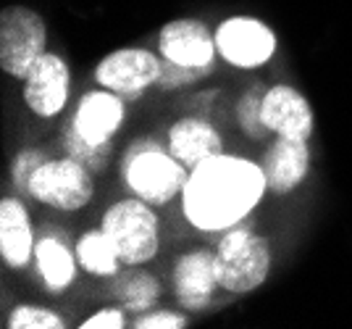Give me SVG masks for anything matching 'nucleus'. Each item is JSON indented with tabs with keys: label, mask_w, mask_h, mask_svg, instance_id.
Listing matches in <instances>:
<instances>
[{
	"label": "nucleus",
	"mask_w": 352,
	"mask_h": 329,
	"mask_svg": "<svg viewBox=\"0 0 352 329\" xmlns=\"http://www.w3.org/2000/svg\"><path fill=\"white\" fill-rule=\"evenodd\" d=\"M265 190L263 166L219 153L190 171L182 190V211L200 232H226L252 213Z\"/></svg>",
	"instance_id": "1"
},
{
	"label": "nucleus",
	"mask_w": 352,
	"mask_h": 329,
	"mask_svg": "<svg viewBox=\"0 0 352 329\" xmlns=\"http://www.w3.org/2000/svg\"><path fill=\"white\" fill-rule=\"evenodd\" d=\"M121 177L126 182V187L150 206L171 203L176 195H182L190 180L187 166L176 156H171V150H163L150 140L134 142L124 153Z\"/></svg>",
	"instance_id": "2"
},
{
	"label": "nucleus",
	"mask_w": 352,
	"mask_h": 329,
	"mask_svg": "<svg viewBox=\"0 0 352 329\" xmlns=\"http://www.w3.org/2000/svg\"><path fill=\"white\" fill-rule=\"evenodd\" d=\"M219 282L232 295H248L258 290L271 274V245L265 237L245 226L226 229L216 251Z\"/></svg>",
	"instance_id": "3"
},
{
	"label": "nucleus",
	"mask_w": 352,
	"mask_h": 329,
	"mask_svg": "<svg viewBox=\"0 0 352 329\" xmlns=\"http://www.w3.org/2000/svg\"><path fill=\"white\" fill-rule=\"evenodd\" d=\"M100 229L113 242L121 264H129V266L153 261L161 248L158 216L153 213L150 203H145L137 195L118 200L105 211Z\"/></svg>",
	"instance_id": "4"
},
{
	"label": "nucleus",
	"mask_w": 352,
	"mask_h": 329,
	"mask_svg": "<svg viewBox=\"0 0 352 329\" xmlns=\"http://www.w3.org/2000/svg\"><path fill=\"white\" fill-rule=\"evenodd\" d=\"M47 45L45 19L27 6H8L0 14V66L8 76L24 79Z\"/></svg>",
	"instance_id": "5"
},
{
	"label": "nucleus",
	"mask_w": 352,
	"mask_h": 329,
	"mask_svg": "<svg viewBox=\"0 0 352 329\" xmlns=\"http://www.w3.org/2000/svg\"><path fill=\"white\" fill-rule=\"evenodd\" d=\"M95 193L92 171L76 158H53L45 161L30 182V198L56 211L85 209Z\"/></svg>",
	"instance_id": "6"
},
{
	"label": "nucleus",
	"mask_w": 352,
	"mask_h": 329,
	"mask_svg": "<svg viewBox=\"0 0 352 329\" xmlns=\"http://www.w3.org/2000/svg\"><path fill=\"white\" fill-rule=\"evenodd\" d=\"M219 56L236 69H258L274 59L276 53V34L252 16H232L223 19L216 30Z\"/></svg>",
	"instance_id": "7"
},
{
	"label": "nucleus",
	"mask_w": 352,
	"mask_h": 329,
	"mask_svg": "<svg viewBox=\"0 0 352 329\" xmlns=\"http://www.w3.org/2000/svg\"><path fill=\"white\" fill-rule=\"evenodd\" d=\"M163 59L145 47H118L108 53L95 66V79L100 87L118 92L121 98H134L145 92L150 85H158Z\"/></svg>",
	"instance_id": "8"
},
{
	"label": "nucleus",
	"mask_w": 352,
	"mask_h": 329,
	"mask_svg": "<svg viewBox=\"0 0 352 329\" xmlns=\"http://www.w3.org/2000/svg\"><path fill=\"white\" fill-rule=\"evenodd\" d=\"M72 90V72L58 53H47L37 59V63L24 76V103L32 114L53 119L63 111Z\"/></svg>",
	"instance_id": "9"
},
{
	"label": "nucleus",
	"mask_w": 352,
	"mask_h": 329,
	"mask_svg": "<svg viewBox=\"0 0 352 329\" xmlns=\"http://www.w3.org/2000/svg\"><path fill=\"white\" fill-rule=\"evenodd\" d=\"M158 50L161 59L195 69H213V59L219 56L216 34H210L197 19H176L163 24L158 32Z\"/></svg>",
	"instance_id": "10"
},
{
	"label": "nucleus",
	"mask_w": 352,
	"mask_h": 329,
	"mask_svg": "<svg viewBox=\"0 0 352 329\" xmlns=\"http://www.w3.org/2000/svg\"><path fill=\"white\" fill-rule=\"evenodd\" d=\"M124 119H126V108L121 95L108 87H100L79 98L69 127L89 142L103 145V142H113V135L121 129Z\"/></svg>",
	"instance_id": "11"
},
{
	"label": "nucleus",
	"mask_w": 352,
	"mask_h": 329,
	"mask_svg": "<svg viewBox=\"0 0 352 329\" xmlns=\"http://www.w3.org/2000/svg\"><path fill=\"white\" fill-rule=\"evenodd\" d=\"M219 282L216 253L210 251H192L182 255L174 266V295L176 303L187 311H203L213 300Z\"/></svg>",
	"instance_id": "12"
},
{
	"label": "nucleus",
	"mask_w": 352,
	"mask_h": 329,
	"mask_svg": "<svg viewBox=\"0 0 352 329\" xmlns=\"http://www.w3.org/2000/svg\"><path fill=\"white\" fill-rule=\"evenodd\" d=\"M261 116H263L265 129H271L276 135L310 140L313 127H316V116H313V108L305 100V95L289 85H276L263 92Z\"/></svg>",
	"instance_id": "13"
},
{
	"label": "nucleus",
	"mask_w": 352,
	"mask_h": 329,
	"mask_svg": "<svg viewBox=\"0 0 352 329\" xmlns=\"http://www.w3.org/2000/svg\"><path fill=\"white\" fill-rule=\"evenodd\" d=\"M263 174L268 190L276 195H287L297 190L310 169V148L302 137L279 135L274 145L263 156Z\"/></svg>",
	"instance_id": "14"
},
{
	"label": "nucleus",
	"mask_w": 352,
	"mask_h": 329,
	"mask_svg": "<svg viewBox=\"0 0 352 329\" xmlns=\"http://www.w3.org/2000/svg\"><path fill=\"white\" fill-rule=\"evenodd\" d=\"M168 150L187 169H195L208 158L223 153V142L213 124H208L206 119L184 116L168 129Z\"/></svg>",
	"instance_id": "15"
},
{
	"label": "nucleus",
	"mask_w": 352,
	"mask_h": 329,
	"mask_svg": "<svg viewBox=\"0 0 352 329\" xmlns=\"http://www.w3.org/2000/svg\"><path fill=\"white\" fill-rule=\"evenodd\" d=\"M34 235H32L30 213L21 200L3 198L0 203V255L6 266L24 269L34 255Z\"/></svg>",
	"instance_id": "16"
},
{
	"label": "nucleus",
	"mask_w": 352,
	"mask_h": 329,
	"mask_svg": "<svg viewBox=\"0 0 352 329\" xmlns=\"http://www.w3.org/2000/svg\"><path fill=\"white\" fill-rule=\"evenodd\" d=\"M34 258L37 269L43 274L45 287L50 293H63L74 284L76 277V255L56 237H43L34 245Z\"/></svg>",
	"instance_id": "17"
},
{
	"label": "nucleus",
	"mask_w": 352,
	"mask_h": 329,
	"mask_svg": "<svg viewBox=\"0 0 352 329\" xmlns=\"http://www.w3.org/2000/svg\"><path fill=\"white\" fill-rule=\"evenodd\" d=\"M76 261L87 274L95 277H113L121 266L116 248L103 229H89L76 240Z\"/></svg>",
	"instance_id": "18"
},
{
	"label": "nucleus",
	"mask_w": 352,
	"mask_h": 329,
	"mask_svg": "<svg viewBox=\"0 0 352 329\" xmlns=\"http://www.w3.org/2000/svg\"><path fill=\"white\" fill-rule=\"evenodd\" d=\"M118 295L124 300V306L129 311H145L150 308L158 295H161V284L153 274L137 271V274H126L124 282L118 284Z\"/></svg>",
	"instance_id": "19"
},
{
	"label": "nucleus",
	"mask_w": 352,
	"mask_h": 329,
	"mask_svg": "<svg viewBox=\"0 0 352 329\" xmlns=\"http://www.w3.org/2000/svg\"><path fill=\"white\" fill-rule=\"evenodd\" d=\"M66 153L76 158L79 164H85L89 171H103L111 156H113V142H103V145H95L89 142L79 132H74L72 127L66 129Z\"/></svg>",
	"instance_id": "20"
},
{
	"label": "nucleus",
	"mask_w": 352,
	"mask_h": 329,
	"mask_svg": "<svg viewBox=\"0 0 352 329\" xmlns=\"http://www.w3.org/2000/svg\"><path fill=\"white\" fill-rule=\"evenodd\" d=\"M8 329H63V316L43 306H16L8 316Z\"/></svg>",
	"instance_id": "21"
},
{
	"label": "nucleus",
	"mask_w": 352,
	"mask_h": 329,
	"mask_svg": "<svg viewBox=\"0 0 352 329\" xmlns=\"http://www.w3.org/2000/svg\"><path fill=\"white\" fill-rule=\"evenodd\" d=\"M47 158H45L43 150L37 148H30V150H21V153H16L14 164H11V180H14L16 190L21 195H30V182L34 177V171L45 164Z\"/></svg>",
	"instance_id": "22"
},
{
	"label": "nucleus",
	"mask_w": 352,
	"mask_h": 329,
	"mask_svg": "<svg viewBox=\"0 0 352 329\" xmlns=\"http://www.w3.org/2000/svg\"><path fill=\"white\" fill-rule=\"evenodd\" d=\"M210 74V69H195V66H179L174 61L163 59V69L161 76H158V87L166 92L179 90V87H187L192 82L203 79V76Z\"/></svg>",
	"instance_id": "23"
},
{
	"label": "nucleus",
	"mask_w": 352,
	"mask_h": 329,
	"mask_svg": "<svg viewBox=\"0 0 352 329\" xmlns=\"http://www.w3.org/2000/svg\"><path fill=\"white\" fill-rule=\"evenodd\" d=\"M261 103H263V98H258L252 92H245L239 98V103H236V121H239L242 132L250 137H261L265 132L263 116H261Z\"/></svg>",
	"instance_id": "24"
},
{
	"label": "nucleus",
	"mask_w": 352,
	"mask_h": 329,
	"mask_svg": "<svg viewBox=\"0 0 352 329\" xmlns=\"http://www.w3.org/2000/svg\"><path fill=\"white\" fill-rule=\"evenodd\" d=\"M137 329H184L187 319L174 311H155V314H145L137 319Z\"/></svg>",
	"instance_id": "25"
},
{
	"label": "nucleus",
	"mask_w": 352,
	"mask_h": 329,
	"mask_svg": "<svg viewBox=\"0 0 352 329\" xmlns=\"http://www.w3.org/2000/svg\"><path fill=\"white\" fill-rule=\"evenodd\" d=\"M82 329H124L126 327V319H124V311L118 308H103L98 314H92L89 319H85Z\"/></svg>",
	"instance_id": "26"
}]
</instances>
